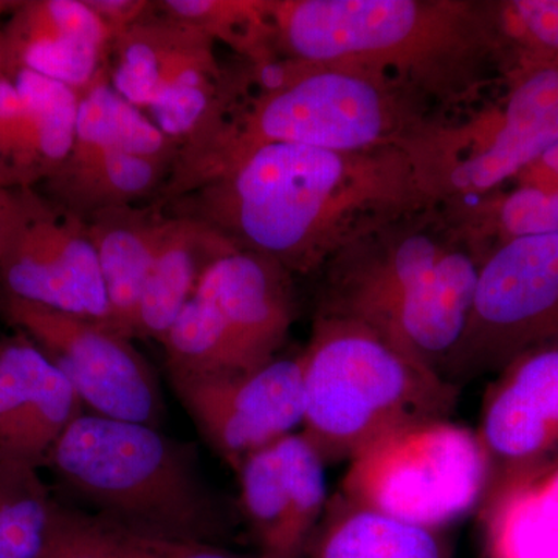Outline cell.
Returning <instances> with one entry per match:
<instances>
[{
  "mask_svg": "<svg viewBox=\"0 0 558 558\" xmlns=\"http://www.w3.org/2000/svg\"><path fill=\"white\" fill-rule=\"evenodd\" d=\"M490 461L478 432L449 417L385 433L348 461L339 494L414 526L444 531L483 505Z\"/></svg>",
  "mask_w": 558,
  "mask_h": 558,
  "instance_id": "cell-9",
  "label": "cell"
},
{
  "mask_svg": "<svg viewBox=\"0 0 558 558\" xmlns=\"http://www.w3.org/2000/svg\"><path fill=\"white\" fill-rule=\"evenodd\" d=\"M57 502L38 468L0 451V558H39Z\"/></svg>",
  "mask_w": 558,
  "mask_h": 558,
  "instance_id": "cell-26",
  "label": "cell"
},
{
  "mask_svg": "<svg viewBox=\"0 0 558 558\" xmlns=\"http://www.w3.org/2000/svg\"><path fill=\"white\" fill-rule=\"evenodd\" d=\"M238 250L207 223L167 215L137 317V337L161 340L180 311L193 299L205 271Z\"/></svg>",
  "mask_w": 558,
  "mask_h": 558,
  "instance_id": "cell-21",
  "label": "cell"
},
{
  "mask_svg": "<svg viewBox=\"0 0 558 558\" xmlns=\"http://www.w3.org/2000/svg\"><path fill=\"white\" fill-rule=\"evenodd\" d=\"M521 186L558 189V140L519 175Z\"/></svg>",
  "mask_w": 558,
  "mask_h": 558,
  "instance_id": "cell-33",
  "label": "cell"
},
{
  "mask_svg": "<svg viewBox=\"0 0 558 558\" xmlns=\"http://www.w3.org/2000/svg\"><path fill=\"white\" fill-rule=\"evenodd\" d=\"M303 558H451V549L444 531L391 519L337 494Z\"/></svg>",
  "mask_w": 558,
  "mask_h": 558,
  "instance_id": "cell-22",
  "label": "cell"
},
{
  "mask_svg": "<svg viewBox=\"0 0 558 558\" xmlns=\"http://www.w3.org/2000/svg\"><path fill=\"white\" fill-rule=\"evenodd\" d=\"M486 259L506 242L520 238L558 234V189L517 186L478 199L440 205Z\"/></svg>",
  "mask_w": 558,
  "mask_h": 558,
  "instance_id": "cell-23",
  "label": "cell"
},
{
  "mask_svg": "<svg viewBox=\"0 0 558 558\" xmlns=\"http://www.w3.org/2000/svg\"><path fill=\"white\" fill-rule=\"evenodd\" d=\"M481 264L446 209L429 202L333 255L317 275L314 315L360 323L449 380Z\"/></svg>",
  "mask_w": 558,
  "mask_h": 558,
  "instance_id": "cell-4",
  "label": "cell"
},
{
  "mask_svg": "<svg viewBox=\"0 0 558 558\" xmlns=\"http://www.w3.org/2000/svg\"><path fill=\"white\" fill-rule=\"evenodd\" d=\"M3 315L64 374L97 416L160 428L167 407L159 379L131 339L92 319L3 299Z\"/></svg>",
  "mask_w": 558,
  "mask_h": 558,
  "instance_id": "cell-14",
  "label": "cell"
},
{
  "mask_svg": "<svg viewBox=\"0 0 558 558\" xmlns=\"http://www.w3.org/2000/svg\"><path fill=\"white\" fill-rule=\"evenodd\" d=\"M109 31L117 36L150 13L154 2L146 0H86Z\"/></svg>",
  "mask_w": 558,
  "mask_h": 558,
  "instance_id": "cell-30",
  "label": "cell"
},
{
  "mask_svg": "<svg viewBox=\"0 0 558 558\" xmlns=\"http://www.w3.org/2000/svg\"><path fill=\"white\" fill-rule=\"evenodd\" d=\"M5 73L14 81L25 108L31 112L46 179L50 178L68 159L75 143L81 94L32 70L13 69Z\"/></svg>",
  "mask_w": 558,
  "mask_h": 558,
  "instance_id": "cell-27",
  "label": "cell"
},
{
  "mask_svg": "<svg viewBox=\"0 0 558 558\" xmlns=\"http://www.w3.org/2000/svg\"><path fill=\"white\" fill-rule=\"evenodd\" d=\"M293 281L258 253L216 260L161 337L170 377L240 373L277 359L296 318Z\"/></svg>",
  "mask_w": 558,
  "mask_h": 558,
  "instance_id": "cell-8",
  "label": "cell"
},
{
  "mask_svg": "<svg viewBox=\"0 0 558 558\" xmlns=\"http://www.w3.org/2000/svg\"><path fill=\"white\" fill-rule=\"evenodd\" d=\"M14 185H24L21 182V179L14 174V171H11L5 163L0 161V208H2L3 197H5L7 191Z\"/></svg>",
  "mask_w": 558,
  "mask_h": 558,
  "instance_id": "cell-34",
  "label": "cell"
},
{
  "mask_svg": "<svg viewBox=\"0 0 558 558\" xmlns=\"http://www.w3.org/2000/svg\"><path fill=\"white\" fill-rule=\"evenodd\" d=\"M5 70L27 69L84 92L108 70L116 35L86 0L17 3L2 32Z\"/></svg>",
  "mask_w": 558,
  "mask_h": 558,
  "instance_id": "cell-18",
  "label": "cell"
},
{
  "mask_svg": "<svg viewBox=\"0 0 558 558\" xmlns=\"http://www.w3.org/2000/svg\"><path fill=\"white\" fill-rule=\"evenodd\" d=\"M481 508L488 558H558V513L542 505L526 481L488 488Z\"/></svg>",
  "mask_w": 558,
  "mask_h": 558,
  "instance_id": "cell-24",
  "label": "cell"
},
{
  "mask_svg": "<svg viewBox=\"0 0 558 558\" xmlns=\"http://www.w3.org/2000/svg\"><path fill=\"white\" fill-rule=\"evenodd\" d=\"M301 355L300 433L326 465L402 425L449 417L457 403V384L351 319L314 315Z\"/></svg>",
  "mask_w": 558,
  "mask_h": 558,
  "instance_id": "cell-6",
  "label": "cell"
},
{
  "mask_svg": "<svg viewBox=\"0 0 558 558\" xmlns=\"http://www.w3.org/2000/svg\"><path fill=\"white\" fill-rule=\"evenodd\" d=\"M175 395L209 447L230 468L300 432L304 418L303 355L205 377H170Z\"/></svg>",
  "mask_w": 558,
  "mask_h": 558,
  "instance_id": "cell-15",
  "label": "cell"
},
{
  "mask_svg": "<svg viewBox=\"0 0 558 558\" xmlns=\"http://www.w3.org/2000/svg\"><path fill=\"white\" fill-rule=\"evenodd\" d=\"M213 130L180 146L161 202L197 189L247 150L293 143L330 150L409 154L449 113L391 76L359 65L278 58Z\"/></svg>",
  "mask_w": 558,
  "mask_h": 558,
  "instance_id": "cell-3",
  "label": "cell"
},
{
  "mask_svg": "<svg viewBox=\"0 0 558 558\" xmlns=\"http://www.w3.org/2000/svg\"><path fill=\"white\" fill-rule=\"evenodd\" d=\"M505 97L450 116L411 148L432 204L478 199L517 179L558 140V64L521 65Z\"/></svg>",
  "mask_w": 558,
  "mask_h": 558,
  "instance_id": "cell-7",
  "label": "cell"
},
{
  "mask_svg": "<svg viewBox=\"0 0 558 558\" xmlns=\"http://www.w3.org/2000/svg\"><path fill=\"white\" fill-rule=\"evenodd\" d=\"M478 436L490 461L488 488L558 457V344L505 366L484 400Z\"/></svg>",
  "mask_w": 558,
  "mask_h": 558,
  "instance_id": "cell-17",
  "label": "cell"
},
{
  "mask_svg": "<svg viewBox=\"0 0 558 558\" xmlns=\"http://www.w3.org/2000/svg\"><path fill=\"white\" fill-rule=\"evenodd\" d=\"M180 143L102 75L81 92L75 143L68 159L44 180V196L87 220L102 209L156 199L170 179Z\"/></svg>",
  "mask_w": 558,
  "mask_h": 558,
  "instance_id": "cell-11",
  "label": "cell"
},
{
  "mask_svg": "<svg viewBox=\"0 0 558 558\" xmlns=\"http://www.w3.org/2000/svg\"><path fill=\"white\" fill-rule=\"evenodd\" d=\"M515 478L526 481L542 505L558 513V457L550 459L534 472L515 476Z\"/></svg>",
  "mask_w": 558,
  "mask_h": 558,
  "instance_id": "cell-32",
  "label": "cell"
},
{
  "mask_svg": "<svg viewBox=\"0 0 558 558\" xmlns=\"http://www.w3.org/2000/svg\"><path fill=\"white\" fill-rule=\"evenodd\" d=\"M46 462L78 509L135 537L218 546L229 537V509L196 449L160 428L84 413Z\"/></svg>",
  "mask_w": 558,
  "mask_h": 558,
  "instance_id": "cell-5",
  "label": "cell"
},
{
  "mask_svg": "<svg viewBox=\"0 0 558 558\" xmlns=\"http://www.w3.org/2000/svg\"><path fill=\"white\" fill-rule=\"evenodd\" d=\"M137 538L145 546V549L148 550L150 558H242L238 557L236 554L220 548L218 545Z\"/></svg>",
  "mask_w": 558,
  "mask_h": 558,
  "instance_id": "cell-31",
  "label": "cell"
},
{
  "mask_svg": "<svg viewBox=\"0 0 558 558\" xmlns=\"http://www.w3.org/2000/svg\"><path fill=\"white\" fill-rule=\"evenodd\" d=\"M167 213L146 205L102 209L86 220L108 295L110 328L137 337L140 299L163 231Z\"/></svg>",
  "mask_w": 558,
  "mask_h": 558,
  "instance_id": "cell-20",
  "label": "cell"
},
{
  "mask_svg": "<svg viewBox=\"0 0 558 558\" xmlns=\"http://www.w3.org/2000/svg\"><path fill=\"white\" fill-rule=\"evenodd\" d=\"M269 16L278 58L376 70L449 116L519 68L495 0H269Z\"/></svg>",
  "mask_w": 558,
  "mask_h": 558,
  "instance_id": "cell-2",
  "label": "cell"
},
{
  "mask_svg": "<svg viewBox=\"0 0 558 558\" xmlns=\"http://www.w3.org/2000/svg\"><path fill=\"white\" fill-rule=\"evenodd\" d=\"M558 344V234L520 238L488 253L449 380L505 368Z\"/></svg>",
  "mask_w": 558,
  "mask_h": 558,
  "instance_id": "cell-12",
  "label": "cell"
},
{
  "mask_svg": "<svg viewBox=\"0 0 558 558\" xmlns=\"http://www.w3.org/2000/svg\"><path fill=\"white\" fill-rule=\"evenodd\" d=\"M240 509L263 558H303L328 506L326 464L300 432L238 468Z\"/></svg>",
  "mask_w": 558,
  "mask_h": 558,
  "instance_id": "cell-16",
  "label": "cell"
},
{
  "mask_svg": "<svg viewBox=\"0 0 558 558\" xmlns=\"http://www.w3.org/2000/svg\"><path fill=\"white\" fill-rule=\"evenodd\" d=\"M84 405L53 363L31 340L0 341V451L46 464L54 444Z\"/></svg>",
  "mask_w": 558,
  "mask_h": 558,
  "instance_id": "cell-19",
  "label": "cell"
},
{
  "mask_svg": "<svg viewBox=\"0 0 558 558\" xmlns=\"http://www.w3.org/2000/svg\"><path fill=\"white\" fill-rule=\"evenodd\" d=\"M0 278L7 295L109 326V304L86 220L31 185L0 208Z\"/></svg>",
  "mask_w": 558,
  "mask_h": 558,
  "instance_id": "cell-13",
  "label": "cell"
},
{
  "mask_svg": "<svg viewBox=\"0 0 558 558\" xmlns=\"http://www.w3.org/2000/svg\"><path fill=\"white\" fill-rule=\"evenodd\" d=\"M39 558H150L135 535L78 508L57 502Z\"/></svg>",
  "mask_w": 558,
  "mask_h": 558,
  "instance_id": "cell-28",
  "label": "cell"
},
{
  "mask_svg": "<svg viewBox=\"0 0 558 558\" xmlns=\"http://www.w3.org/2000/svg\"><path fill=\"white\" fill-rule=\"evenodd\" d=\"M517 64H558V0L499 2Z\"/></svg>",
  "mask_w": 558,
  "mask_h": 558,
  "instance_id": "cell-29",
  "label": "cell"
},
{
  "mask_svg": "<svg viewBox=\"0 0 558 558\" xmlns=\"http://www.w3.org/2000/svg\"><path fill=\"white\" fill-rule=\"evenodd\" d=\"M13 5L14 3L0 2V13ZM3 70H5V50H3L2 32H0V75H2Z\"/></svg>",
  "mask_w": 558,
  "mask_h": 558,
  "instance_id": "cell-35",
  "label": "cell"
},
{
  "mask_svg": "<svg viewBox=\"0 0 558 558\" xmlns=\"http://www.w3.org/2000/svg\"><path fill=\"white\" fill-rule=\"evenodd\" d=\"M108 75L124 100L180 146L215 128L247 90L245 69H223L215 40L154 3L112 40Z\"/></svg>",
  "mask_w": 558,
  "mask_h": 558,
  "instance_id": "cell-10",
  "label": "cell"
},
{
  "mask_svg": "<svg viewBox=\"0 0 558 558\" xmlns=\"http://www.w3.org/2000/svg\"><path fill=\"white\" fill-rule=\"evenodd\" d=\"M425 204L402 150L267 143L160 209L199 219L233 247L307 277L362 234Z\"/></svg>",
  "mask_w": 558,
  "mask_h": 558,
  "instance_id": "cell-1",
  "label": "cell"
},
{
  "mask_svg": "<svg viewBox=\"0 0 558 558\" xmlns=\"http://www.w3.org/2000/svg\"><path fill=\"white\" fill-rule=\"evenodd\" d=\"M160 13L193 25L215 43L230 46L248 68L277 60L269 0H165Z\"/></svg>",
  "mask_w": 558,
  "mask_h": 558,
  "instance_id": "cell-25",
  "label": "cell"
}]
</instances>
